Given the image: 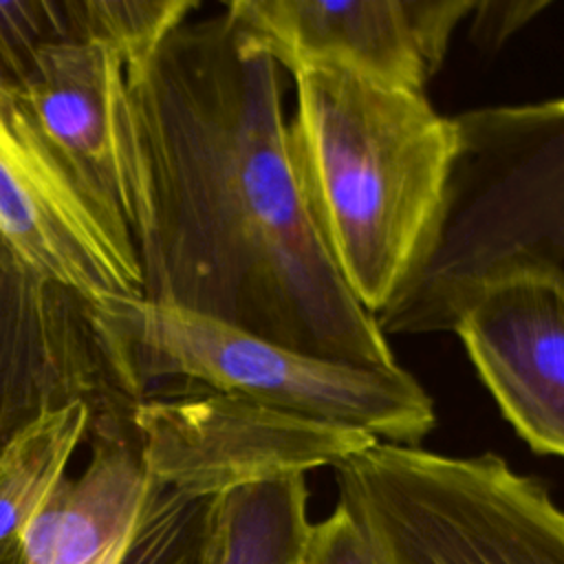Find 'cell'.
<instances>
[{
  "mask_svg": "<svg viewBox=\"0 0 564 564\" xmlns=\"http://www.w3.org/2000/svg\"><path fill=\"white\" fill-rule=\"evenodd\" d=\"M97 423L88 401L51 410L9 445L0 460V542L20 538L29 520L66 478L75 449Z\"/></svg>",
  "mask_w": 564,
  "mask_h": 564,
  "instance_id": "obj_14",
  "label": "cell"
},
{
  "mask_svg": "<svg viewBox=\"0 0 564 564\" xmlns=\"http://www.w3.org/2000/svg\"><path fill=\"white\" fill-rule=\"evenodd\" d=\"M152 192L143 297L280 346L399 368L330 260L302 196L280 66L227 13L185 20L126 70Z\"/></svg>",
  "mask_w": 564,
  "mask_h": 564,
  "instance_id": "obj_1",
  "label": "cell"
},
{
  "mask_svg": "<svg viewBox=\"0 0 564 564\" xmlns=\"http://www.w3.org/2000/svg\"><path fill=\"white\" fill-rule=\"evenodd\" d=\"M223 494H194L150 476L119 564H214Z\"/></svg>",
  "mask_w": 564,
  "mask_h": 564,
  "instance_id": "obj_15",
  "label": "cell"
},
{
  "mask_svg": "<svg viewBox=\"0 0 564 564\" xmlns=\"http://www.w3.org/2000/svg\"><path fill=\"white\" fill-rule=\"evenodd\" d=\"M0 564H24V551L20 538L0 542Z\"/></svg>",
  "mask_w": 564,
  "mask_h": 564,
  "instance_id": "obj_20",
  "label": "cell"
},
{
  "mask_svg": "<svg viewBox=\"0 0 564 564\" xmlns=\"http://www.w3.org/2000/svg\"><path fill=\"white\" fill-rule=\"evenodd\" d=\"M471 0H231L225 13L242 42L297 73L341 68L423 93L441 68Z\"/></svg>",
  "mask_w": 564,
  "mask_h": 564,
  "instance_id": "obj_9",
  "label": "cell"
},
{
  "mask_svg": "<svg viewBox=\"0 0 564 564\" xmlns=\"http://www.w3.org/2000/svg\"><path fill=\"white\" fill-rule=\"evenodd\" d=\"M86 313L108 372L132 403L165 383L397 445H419L436 423L432 397L401 366L306 355L143 295L86 302Z\"/></svg>",
  "mask_w": 564,
  "mask_h": 564,
  "instance_id": "obj_4",
  "label": "cell"
},
{
  "mask_svg": "<svg viewBox=\"0 0 564 564\" xmlns=\"http://www.w3.org/2000/svg\"><path fill=\"white\" fill-rule=\"evenodd\" d=\"M75 401L95 405L93 430L130 425L134 403L108 372L86 302L0 249V460L31 423Z\"/></svg>",
  "mask_w": 564,
  "mask_h": 564,
  "instance_id": "obj_10",
  "label": "cell"
},
{
  "mask_svg": "<svg viewBox=\"0 0 564 564\" xmlns=\"http://www.w3.org/2000/svg\"><path fill=\"white\" fill-rule=\"evenodd\" d=\"M0 249L84 302L143 295L132 238L86 196L15 99L0 104Z\"/></svg>",
  "mask_w": 564,
  "mask_h": 564,
  "instance_id": "obj_8",
  "label": "cell"
},
{
  "mask_svg": "<svg viewBox=\"0 0 564 564\" xmlns=\"http://www.w3.org/2000/svg\"><path fill=\"white\" fill-rule=\"evenodd\" d=\"M454 333L518 436L564 458V293L527 278L491 286Z\"/></svg>",
  "mask_w": 564,
  "mask_h": 564,
  "instance_id": "obj_11",
  "label": "cell"
},
{
  "mask_svg": "<svg viewBox=\"0 0 564 564\" xmlns=\"http://www.w3.org/2000/svg\"><path fill=\"white\" fill-rule=\"evenodd\" d=\"M90 460L62 478L20 540L24 564H119L150 474L132 427L90 432Z\"/></svg>",
  "mask_w": 564,
  "mask_h": 564,
  "instance_id": "obj_12",
  "label": "cell"
},
{
  "mask_svg": "<svg viewBox=\"0 0 564 564\" xmlns=\"http://www.w3.org/2000/svg\"><path fill=\"white\" fill-rule=\"evenodd\" d=\"M454 159L438 214L375 315L383 335L456 328L487 289L540 280L564 293V97L452 117Z\"/></svg>",
  "mask_w": 564,
  "mask_h": 564,
  "instance_id": "obj_3",
  "label": "cell"
},
{
  "mask_svg": "<svg viewBox=\"0 0 564 564\" xmlns=\"http://www.w3.org/2000/svg\"><path fill=\"white\" fill-rule=\"evenodd\" d=\"M549 2H476L471 13V37L485 51L498 48L507 37L522 29L533 15L546 9Z\"/></svg>",
  "mask_w": 564,
  "mask_h": 564,
  "instance_id": "obj_19",
  "label": "cell"
},
{
  "mask_svg": "<svg viewBox=\"0 0 564 564\" xmlns=\"http://www.w3.org/2000/svg\"><path fill=\"white\" fill-rule=\"evenodd\" d=\"M15 101L86 196L139 249L152 225V192L123 59L93 42L46 44L15 86Z\"/></svg>",
  "mask_w": 564,
  "mask_h": 564,
  "instance_id": "obj_6",
  "label": "cell"
},
{
  "mask_svg": "<svg viewBox=\"0 0 564 564\" xmlns=\"http://www.w3.org/2000/svg\"><path fill=\"white\" fill-rule=\"evenodd\" d=\"M295 176L350 293L375 317L416 258L443 200L456 132L423 93L341 68L293 73Z\"/></svg>",
  "mask_w": 564,
  "mask_h": 564,
  "instance_id": "obj_2",
  "label": "cell"
},
{
  "mask_svg": "<svg viewBox=\"0 0 564 564\" xmlns=\"http://www.w3.org/2000/svg\"><path fill=\"white\" fill-rule=\"evenodd\" d=\"M55 42H75L66 0L0 2V75L13 90L37 51Z\"/></svg>",
  "mask_w": 564,
  "mask_h": 564,
  "instance_id": "obj_17",
  "label": "cell"
},
{
  "mask_svg": "<svg viewBox=\"0 0 564 564\" xmlns=\"http://www.w3.org/2000/svg\"><path fill=\"white\" fill-rule=\"evenodd\" d=\"M304 476L286 471L223 491L214 564H297L311 529Z\"/></svg>",
  "mask_w": 564,
  "mask_h": 564,
  "instance_id": "obj_13",
  "label": "cell"
},
{
  "mask_svg": "<svg viewBox=\"0 0 564 564\" xmlns=\"http://www.w3.org/2000/svg\"><path fill=\"white\" fill-rule=\"evenodd\" d=\"M333 469L381 564H564V507L496 454L375 441Z\"/></svg>",
  "mask_w": 564,
  "mask_h": 564,
  "instance_id": "obj_5",
  "label": "cell"
},
{
  "mask_svg": "<svg viewBox=\"0 0 564 564\" xmlns=\"http://www.w3.org/2000/svg\"><path fill=\"white\" fill-rule=\"evenodd\" d=\"M75 42L112 48L126 70L145 64L163 40L189 20L196 0H66Z\"/></svg>",
  "mask_w": 564,
  "mask_h": 564,
  "instance_id": "obj_16",
  "label": "cell"
},
{
  "mask_svg": "<svg viewBox=\"0 0 564 564\" xmlns=\"http://www.w3.org/2000/svg\"><path fill=\"white\" fill-rule=\"evenodd\" d=\"M130 423L148 474L194 494H223L275 474L335 467L375 443L359 432L203 390L148 394L134 401Z\"/></svg>",
  "mask_w": 564,
  "mask_h": 564,
  "instance_id": "obj_7",
  "label": "cell"
},
{
  "mask_svg": "<svg viewBox=\"0 0 564 564\" xmlns=\"http://www.w3.org/2000/svg\"><path fill=\"white\" fill-rule=\"evenodd\" d=\"M297 564H381L357 518L337 502L319 522H311Z\"/></svg>",
  "mask_w": 564,
  "mask_h": 564,
  "instance_id": "obj_18",
  "label": "cell"
}]
</instances>
